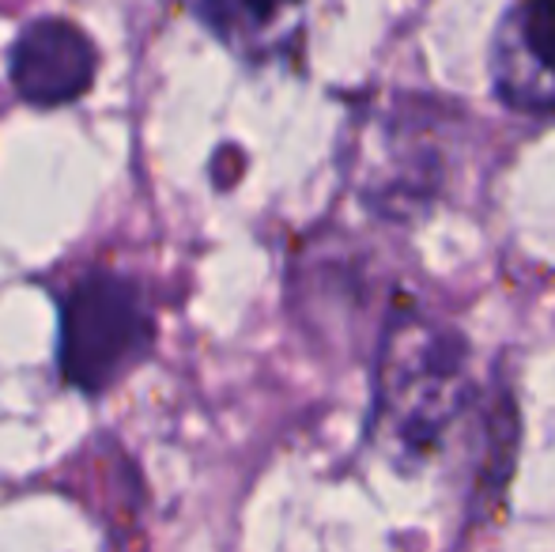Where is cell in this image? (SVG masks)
<instances>
[{
	"label": "cell",
	"instance_id": "6da1fadb",
	"mask_svg": "<svg viewBox=\"0 0 555 552\" xmlns=\"http://www.w3.org/2000/svg\"><path fill=\"white\" fill-rule=\"evenodd\" d=\"M473 398L465 345L424 314H401L386 330L378 356L374 424L404 458L439 447Z\"/></svg>",
	"mask_w": 555,
	"mask_h": 552
},
{
	"label": "cell",
	"instance_id": "7a4b0ae2",
	"mask_svg": "<svg viewBox=\"0 0 555 552\" xmlns=\"http://www.w3.org/2000/svg\"><path fill=\"white\" fill-rule=\"evenodd\" d=\"M57 368L73 390L103 398L155 348V307L137 277L88 269L61 292Z\"/></svg>",
	"mask_w": 555,
	"mask_h": 552
},
{
	"label": "cell",
	"instance_id": "3957f363",
	"mask_svg": "<svg viewBox=\"0 0 555 552\" xmlns=\"http://www.w3.org/2000/svg\"><path fill=\"white\" fill-rule=\"evenodd\" d=\"M99 50L83 27L61 15H42L20 27L8 50V84L35 111H53L95 88Z\"/></svg>",
	"mask_w": 555,
	"mask_h": 552
},
{
	"label": "cell",
	"instance_id": "277c9868",
	"mask_svg": "<svg viewBox=\"0 0 555 552\" xmlns=\"http://www.w3.org/2000/svg\"><path fill=\"white\" fill-rule=\"evenodd\" d=\"M491 80L511 111L555 114V0H511L491 38Z\"/></svg>",
	"mask_w": 555,
	"mask_h": 552
},
{
	"label": "cell",
	"instance_id": "5b68a950",
	"mask_svg": "<svg viewBox=\"0 0 555 552\" xmlns=\"http://www.w3.org/2000/svg\"><path fill=\"white\" fill-rule=\"evenodd\" d=\"M185 4L231 53L246 61H272L299 38L307 0H185Z\"/></svg>",
	"mask_w": 555,
	"mask_h": 552
}]
</instances>
